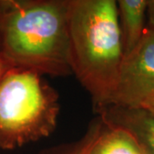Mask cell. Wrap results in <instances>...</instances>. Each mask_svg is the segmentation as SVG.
Wrapping results in <instances>:
<instances>
[{"mask_svg":"<svg viewBox=\"0 0 154 154\" xmlns=\"http://www.w3.org/2000/svg\"><path fill=\"white\" fill-rule=\"evenodd\" d=\"M69 0H0V54L42 75H71Z\"/></svg>","mask_w":154,"mask_h":154,"instance_id":"cell-1","label":"cell"},{"mask_svg":"<svg viewBox=\"0 0 154 154\" xmlns=\"http://www.w3.org/2000/svg\"><path fill=\"white\" fill-rule=\"evenodd\" d=\"M69 63L95 110L110 105L124 58L116 0H69Z\"/></svg>","mask_w":154,"mask_h":154,"instance_id":"cell-2","label":"cell"},{"mask_svg":"<svg viewBox=\"0 0 154 154\" xmlns=\"http://www.w3.org/2000/svg\"><path fill=\"white\" fill-rule=\"evenodd\" d=\"M43 76L12 66L0 79V149L20 148L55 130L59 95Z\"/></svg>","mask_w":154,"mask_h":154,"instance_id":"cell-3","label":"cell"},{"mask_svg":"<svg viewBox=\"0 0 154 154\" xmlns=\"http://www.w3.org/2000/svg\"><path fill=\"white\" fill-rule=\"evenodd\" d=\"M154 103V28L147 26L136 47L124 57L110 105L146 108Z\"/></svg>","mask_w":154,"mask_h":154,"instance_id":"cell-4","label":"cell"},{"mask_svg":"<svg viewBox=\"0 0 154 154\" xmlns=\"http://www.w3.org/2000/svg\"><path fill=\"white\" fill-rule=\"evenodd\" d=\"M107 127L126 130L145 154H154V116L146 109L108 105L96 110Z\"/></svg>","mask_w":154,"mask_h":154,"instance_id":"cell-5","label":"cell"},{"mask_svg":"<svg viewBox=\"0 0 154 154\" xmlns=\"http://www.w3.org/2000/svg\"><path fill=\"white\" fill-rule=\"evenodd\" d=\"M148 0L116 1L124 57L136 47L147 27Z\"/></svg>","mask_w":154,"mask_h":154,"instance_id":"cell-6","label":"cell"},{"mask_svg":"<svg viewBox=\"0 0 154 154\" xmlns=\"http://www.w3.org/2000/svg\"><path fill=\"white\" fill-rule=\"evenodd\" d=\"M90 154L145 153L135 139L126 130L105 125Z\"/></svg>","mask_w":154,"mask_h":154,"instance_id":"cell-7","label":"cell"},{"mask_svg":"<svg viewBox=\"0 0 154 154\" xmlns=\"http://www.w3.org/2000/svg\"><path fill=\"white\" fill-rule=\"evenodd\" d=\"M105 127V123L98 116L91 122L87 131L78 140L50 150L43 154H90Z\"/></svg>","mask_w":154,"mask_h":154,"instance_id":"cell-8","label":"cell"},{"mask_svg":"<svg viewBox=\"0 0 154 154\" xmlns=\"http://www.w3.org/2000/svg\"><path fill=\"white\" fill-rule=\"evenodd\" d=\"M147 26L154 28V0H148V5H147Z\"/></svg>","mask_w":154,"mask_h":154,"instance_id":"cell-9","label":"cell"},{"mask_svg":"<svg viewBox=\"0 0 154 154\" xmlns=\"http://www.w3.org/2000/svg\"><path fill=\"white\" fill-rule=\"evenodd\" d=\"M11 67H12V65L0 54V79Z\"/></svg>","mask_w":154,"mask_h":154,"instance_id":"cell-10","label":"cell"},{"mask_svg":"<svg viewBox=\"0 0 154 154\" xmlns=\"http://www.w3.org/2000/svg\"><path fill=\"white\" fill-rule=\"evenodd\" d=\"M145 109H146V110H148L152 115L154 116V103L153 104H152V105H150L149 106H147L146 108H145Z\"/></svg>","mask_w":154,"mask_h":154,"instance_id":"cell-11","label":"cell"}]
</instances>
